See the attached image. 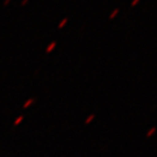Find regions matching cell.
<instances>
[{"label": "cell", "instance_id": "cell-1", "mask_svg": "<svg viewBox=\"0 0 157 157\" xmlns=\"http://www.w3.org/2000/svg\"><path fill=\"white\" fill-rule=\"evenodd\" d=\"M117 13H118V9H116V10H114V12L111 13V15H110V18H113V17H115V16H116V14H117Z\"/></svg>", "mask_w": 157, "mask_h": 157}, {"label": "cell", "instance_id": "cell-2", "mask_svg": "<svg viewBox=\"0 0 157 157\" xmlns=\"http://www.w3.org/2000/svg\"><path fill=\"white\" fill-rule=\"evenodd\" d=\"M66 22H67V18H64V19H63V20L62 21V23H61V24H60L59 26H60V27H62V26H63V25H64V24L66 23Z\"/></svg>", "mask_w": 157, "mask_h": 157}, {"label": "cell", "instance_id": "cell-3", "mask_svg": "<svg viewBox=\"0 0 157 157\" xmlns=\"http://www.w3.org/2000/svg\"><path fill=\"white\" fill-rule=\"evenodd\" d=\"M138 1H139V0H132V6H134V5H136V3H137Z\"/></svg>", "mask_w": 157, "mask_h": 157}, {"label": "cell", "instance_id": "cell-4", "mask_svg": "<svg viewBox=\"0 0 157 157\" xmlns=\"http://www.w3.org/2000/svg\"><path fill=\"white\" fill-rule=\"evenodd\" d=\"M28 1H29V0H23V2H22V5H25Z\"/></svg>", "mask_w": 157, "mask_h": 157}, {"label": "cell", "instance_id": "cell-5", "mask_svg": "<svg viewBox=\"0 0 157 157\" xmlns=\"http://www.w3.org/2000/svg\"><path fill=\"white\" fill-rule=\"evenodd\" d=\"M10 2V0H5V1H4V4L6 5V4H8Z\"/></svg>", "mask_w": 157, "mask_h": 157}]
</instances>
